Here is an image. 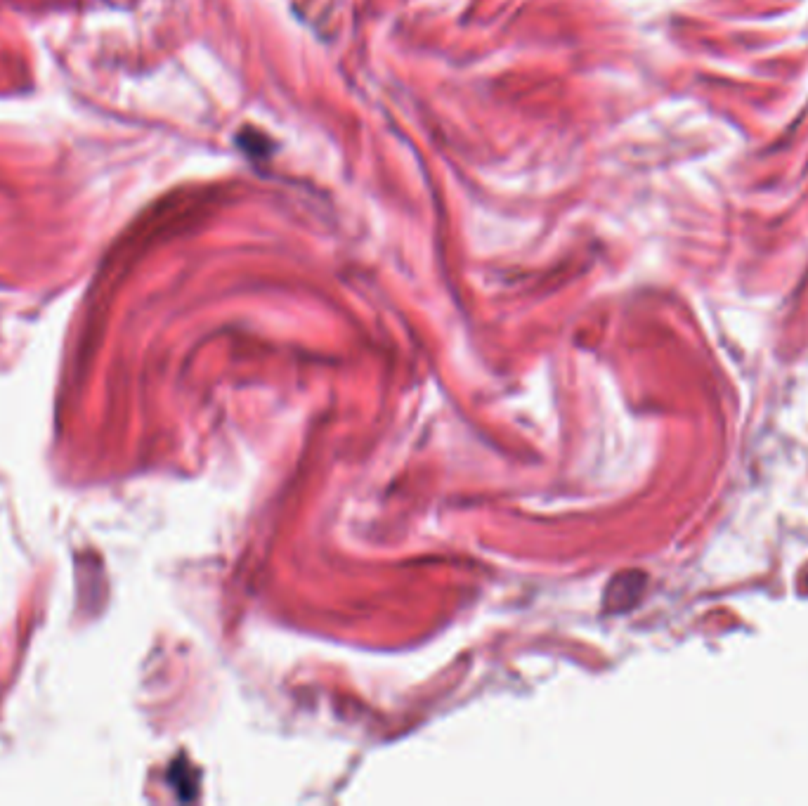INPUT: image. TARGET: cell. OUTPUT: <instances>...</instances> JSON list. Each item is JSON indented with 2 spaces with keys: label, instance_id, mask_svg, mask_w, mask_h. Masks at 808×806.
Returning a JSON list of instances; mask_svg holds the SVG:
<instances>
[{
  "label": "cell",
  "instance_id": "1",
  "mask_svg": "<svg viewBox=\"0 0 808 806\" xmlns=\"http://www.w3.org/2000/svg\"><path fill=\"white\" fill-rule=\"evenodd\" d=\"M237 142L246 154L253 156V159H265V156H270L272 149H275V142H272L265 133H260V130H256V128L241 130Z\"/></svg>",
  "mask_w": 808,
  "mask_h": 806
}]
</instances>
